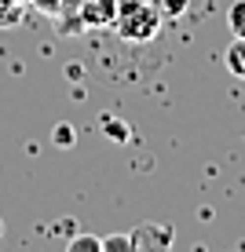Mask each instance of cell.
Returning <instances> with one entry per match:
<instances>
[{
	"mask_svg": "<svg viewBox=\"0 0 245 252\" xmlns=\"http://www.w3.org/2000/svg\"><path fill=\"white\" fill-rule=\"evenodd\" d=\"M113 26H117V37L121 40H132V44H146L161 33V11L146 0H121L113 7Z\"/></svg>",
	"mask_w": 245,
	"mask_h": 252,
	"instance_id": "1",
	"label": "cell"
},
{
	"mask_svg": "<svg viewBox=\"0 0 245 252\" xmlns=\"http://www.w3.org/2000/svg\"><path fill=\"white\" fill-rule=\"evenodd\" d=\"M128 238H132V252H139V249L150 252V249H169L176 234H172V227H165V223H143Z\"/></svg>",
	"mask_w": 245,
	"mask_h": 252,
	"instance_id": "2",
	"label": "cell"
},
{
	"mask_svg": "<svg viewBox=\"0 0 245 252\" xmlns=\"http://www.w3.org/2000/svg\"><path fill=\"white\" fill-rule=\"evenodd\" d=\"M227 69L245 81V40H242V37H234L231 48H227Z\"/></svg>",
	"mask_w": 245,
	"mask_h": 252,
	"instance_id": "3",
	"label": "cell"
},
{
	"mask_svg": "<svg viewBox=\"0 0 245 252\" xmlns=\"http://www.w3.org/2000/svg\"><path fill=\"white\" fill-rule=\"evenodd\" d=\"M227 26H231L234 37H242V40H245V0L231 4V11H227Z\"/></svg>",
	"mask_w": 245,
	"mask_h": 252,
	"instance_id": "4",
	"label": "cell"
},
{
	"mask_svg": "<svg viewBox=\"0 0 245 252\" xmlns=\"http://www.w3.org/2000/svg\"><path fill=\"white\" fill-rule=\"evenodd\" d=\"M70 252H103V238H95V234H77V238L70 241Z\"/></svg>",
	"mask_w": 245,
	"mask_h": 252,
	"instance_id": "5",
	"label": "cell"
},
{
	"mask_svg": "<svg viewBox=\"0 0 245 252\" xmlns=\"http://www.w3.org/2000/svg\"><path fill=\"white\" fill-rule=\"evenodd\" d=\"M113 249L132 252V238H128V234H110V238H103V252H113Z\"/></svg>",
	"mask_w": 245,
	"mask_h": 252,
	"instance_id": "6",
	"label": "cell"
},
{
	"mask_svg": "<svg viewBox=\"0 0 245 252\" xmlns=\"http://www.w3.org/2000/svg\"><path fill=\"white\" fill-rule=\"evenodd\" d=\"M55 143H59V146H70V143H73V128H70V125H59V128H55Z\"/></svg>",
	"mask_w": 245,
	"mask_h": 252,
	"instance_id": "7",
	"label": "cell"
}]
</instances>
